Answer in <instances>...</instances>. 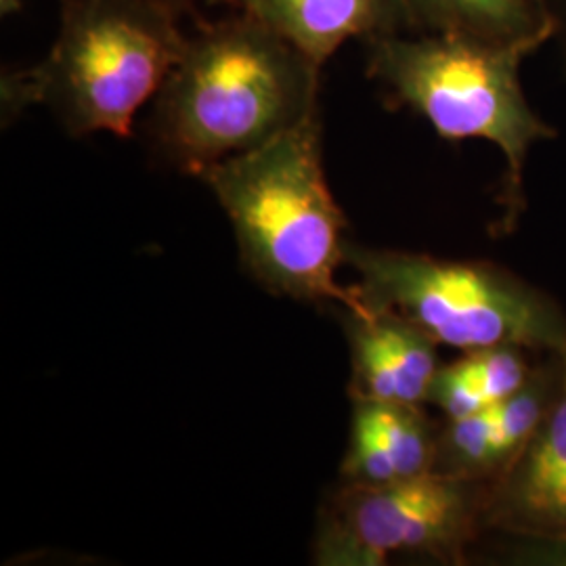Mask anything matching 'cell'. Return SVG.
Masks as SVG:
<instances>
[{
    "instance_id": "52a82bcc",
    "label": "cell",
    "mask_w": 566,
    "mask_h": 566,
    "mask_svg": "<svg viewBox=\"0 0 566 566\" xmlns=\"http://www.w3.org/2000/svg\"><path fill=\"white\" fill-rule=\"evenodd\" d=\"M565 382L544 422L502 474L489 481L485 531L556 549L566 558Z\"/></svg>"
},
{
    "instance_id": "4fadbf2b",
    "label": "cell",
    "mask_w": 566,
    "mask_h": 566,
    "mask_svg": "<svg viewBox=\"0 0 566 566\" xmlns=\"http://www.w3.org/2000/svg\"><path fill=\"white\" fill-rule=\"evenodd\" d=\"M528 353L512 344L465 350L462 359L441 365L428 405L441 409L446 420H460L504 401L531 378L535 365Z\"/></svg>"
},
{
    "instance_id": "7a4b0ae2",
    "label": "cell",
    "mask_w": 566,
    "mask_h": 566,
    "mask_svg": "<svg viewBox=\"0 0 566 566\" xmlns=\"http://www.w3.org/2000/svg\"><path fill=\"white\" fill-rule=\"evenodd\" d=\"M233 224L245 269L277 296L361 311L346 264V217L324 170L319 114L200 175Z\"/></svg>"
},
{
    "instance_id": "7c38bea8",
    "label": "cell",
    "mask_w": 566,
    "mask_h": 566,
    "mask_svg": "<svg viewBox=\"0 0 566 566\" xmlns=\"http://www.w3.org/2000/svg\"><path fill=\"white\" fill-rule=\"evenodd\" d=\"M411 30L493 46L542 49L554 41L544 0H405Z\"/></svg>"
},
{
    "instance_id": "277c9868",
    "label": "cell",
    "mask_w": 566,
    "mask_h": 566,
    "mask_svg": "<svg viewBox=\"0 0 566 566\" xmlns=\"http://www.w3.org/2000/svg\"><path fill=\"white\" fill-rule=\"evenodd\" d=\"M365 46L367 76L395 107L418 112L446 142L483 139L500 147L506 158L502 229L514 231L526 206L528 149L558 135L528 105L521 82V65L537 49L422 32L374 39Z\"/></svg>"
},
{
    "instance_id": "6da1fadb",
    "label": "cell",
    "mask_w": 566,
    "mask_h": 566,
    "mask_svg": "<svg viewBox=\"0 0 566 566\" xmlns=\"http://www.w3.org/2000/svg\"><path fill=\"white\" fill-rule=\"evenodd\" d=\"M322 65L245 13L206 23L154 99L164 158L200 177L319 114Z\"/></svg>"
},
{
    "instance_id": "9a60e30c",
    "label": "cell",
    "mask_w": 566,
    "mask_h": 566,
    "mask_svg": "<svg viewBox=\"0 0 566 566\" xmlns=\"http://www.w3.org/2000/svg\"><path fill=\"white\" fill-rule=\"evenodd\" d=\"M21 0H0V13L7 18V15H13V13H20Z\"/></svg>"
},
{
    "instance_id": "ba28073f",
    "label": "cell",
    "mask_w": 566,
    "mask_h": 566,
    "mask_svg": "<svg viewBox=\"0 0 566 566\" xmlns=\"http://www.w3.org/2000/svg\"><path fill=\"white\" fill-rule=\"evenodd\" d=\"M565 382V361L547 353L526 385L497 405L460 420H446L439 432L437 474L493 481L523 451L544 422Z\"/></svg>"
},
{
    "instance_id": "5b68a950",
    "label": "cell",
    "mask_w": 566,
    "mask_h": 566,
    "mask_svg": "<svg viewBox=\"0 0 566 566\" xmlns=\"http://www.w3.org/2000/svg\"><path fill=\"white\" fill-rule=\"evenodd\" d=\"M359 303L399 313L439 344L460 350L523 346L566 355V315L546 292L497 264L443 261L348 242Z\"/></svg>"
},
{
    "instance_id": "8fae6325",
    "label": "cell",
    "mask_w": 566,
    "mask_h": 566,
    "mask_svg": "<svg viewBox=\"0 0 566 566\" xmlns=\"http://www.w3.org/2000/svg\"><path fill=\"white\" fill-rule=\"evenodd\" d=\"M324 65L344 42L411 30L405 0H224Z\"/></svg>"
},
{
    "instance_id": "3957f363",
    "label": "cell",
    "mask_w": 566,
    "mask_h": 566,
    "mask_svg": "<svg viewBox=\"0 0 566 566\" xmlns=\"http://www.w3.org/2000/svg\"><path fill=\"white\" fill-rule=\"evenodd\" d=\"M187 44L166 0H61L49 55L2 76V116L44 105L74 135L130 137L143 105L160 93Z\"/></svg>"
},
{
    "instance_id": "5bb4252c",
    "label": "cell",
    "mask_w": 566,
    "mask_h": 566,
    "mask_svg": "<svg viewBox=\"0 0 566 566\" xmlns=\"http://www.w3.org/2000/svg\"><path fill=\"white\" fill-rule=\"evenodd\" d=\"M546 4L547 13L554 21V44H556V51H558V57H560V65L565 70L566 76V0H544Z\"/></svg>"
},
{
    "instance_id": "2e32d148",
    "label": "cell",
    "mask_w": 566,
    "mask_h": 566,
    "mask_svg": "<svg viewBox=\"0 0 566 566\" xmlns=\"http://www.w3.org/2000/svg\"><path fill=\"white\" fill-rule=\"evenodd\" d=\"M170 7H175L179 13L181 11H189L191 9V4H193V0H166Z\"/></svg>"
},
{
    "instance_id": "30bf717a",
    "label": "cell",
    "mask_w": 566,
    "mask_h": 566,
    "mask_svg": "<svg viewBox=\"0 0 566 566\" xmlns=\"http://www.w3.org/2000/svg\"><path fill=\"white\" fill-rule=\"evenodd\" d=\"M439 432L441 426L430 420L424 405L353 399L340 483L382 486L430 474Z\"/></svg>"
},
{
    "instance_id": "9c48e42d",
    "label": "cell",
    "mask_w": 566,
    "mask_h": 566,
    "mask_svg": "<svg viewBox=\"0 0 566 566\" xmlns=\"http://www.w3.org/2000/svg\"><path fill=\"white\" fill-rule=\"evenodd\" d=\"M350 350V399L426 405L439 364V343L399 313L343 308Z\"/></svg>"
},
{
    "instance_id": "8992f818",
    "label": "cell",
    "mask_w": 566,
    "mask_h": 566,
    "mask_svg": "<svg viewBox=\"0 0 566 566\" xmlns=\"http://www.w3.org/2000/svg\"><path fill=\"white\" fill-rule=\"evenodd\" d=\"M489 481L430 472L382 486H340L327 495L313 537V563L382 566L395 556L464 563L485 531Z\"/></svg>"
}]
</instances>
